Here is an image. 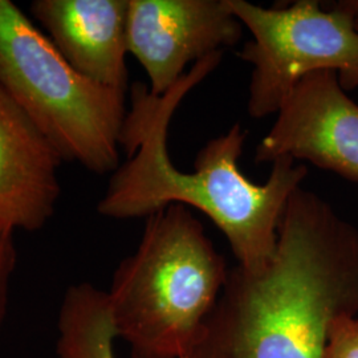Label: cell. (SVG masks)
I'll return each instance as SVG.
<instances>
[{
	"label": "cell",
	"instance_id": "obj_9",
	"mask_svg": "<svg viewBox=\"0 0 358 358\" xmlns=\"http://www.w3.org/2000/svg\"><path fill=\"white\" fill-rule=\"evenodd\" d=\"M31 11L77 72L127 92L129 0H35Z\"/></svg>",
	"mask_w": 358,
	"mask_h": 358
},
{
	"label": "cell",
	"instance_id": "obj_10",
	"mask_svg": "<svg viewBox=\"0 0 358 358\" xmlns=\"http://www.w3.org/2000/svg\"><path fill=\"white\" fill-rule=\"evenodd\" d=\"M117 338L108 292L90 282L71 285L57 319L59 358H115Z\"/></svg>",
	"mask_w": 358,
	"mask_h": 358
},
{
	"label": "cell",
	"instance_id": "obj_8",
	"mask_svg": "<svg viewBox=\"0 0 358 358\" xmlns=\"http://www.w3.org/2000/svg\"><path fill=\"white\" fill-rule=\"evenodd\" d=\"M63 159L0 81V227L38 231L55 214Z\"/></svg>",
	"mask_w": 358,
	"mask_h": 358
},
{
	"label": "cell",
	"instance_id": "obj_11",
	"mask_svg": "<svg viewBox=\"0 0 358 358\" xmlns=\"http://www.w3.org/2000/svg\"><path fill=\"white\" fill-rule=\"evenodd\" d=\"M322 358H358V319L341 316L333 321Z\"/></svg>",
	"mask_w": 358,
	"mask_h": 358
},
{
	"label": "cell",
	"instance_id": "obj_1",
	"mask_svg": "<svg viewBox=\"0 0 358 358\" xmlns=\"http://www.w3.org/2000/svg\"><path fill=\"white\" fill-rule=\"evenodd\" d=\"M223 52L199 60L164 96L143 84L131 90V110L121 137L129 159L117 167L97 205L103 217H148L170 205L205 214L227 238L238 266L260 272L278 244L287 203L306 179L308 167L289 157L272 162L268 180L254 183L239 167L248 131L234 124L207 142L194 159V171L176 166L167 152V131L179 103L220 64Z\"/></svg>",
	"mask_w": 358,
	"mask_h": 358
},
{
	"label": "cell",
	"instance_id": "obj_6",
	"mask_svg": "<svg viewBox=\"0 0 358 358\" xmlns=\"http://www.w3.org/2000/svg\"><path fill=\"white\" fill-rule=\"evenodd\" d=\"M243 28L227 0H129L128 52L157 97L187 73L190 63L235 45Z\"/></svg>",
	"mask_w": 358,
	"mask_h": 358
},
{
	"label": "cell",
	"instance_id": "obj_13",
	"mask_svg": "<svg viewBox=\"0 0 358 358\" xmlns=\"http://www.w3.org/2000/svg\"><path fill=\"white\" fill-rule=\"evenodd\" d=\"M340 8L345 10L346 13H350L355 19L358 17V0H348V1H338L336 3Z\"/></svg>",
	"mask_w": 358,
	"mask_h": 358
},
{
	"label": "cell",
	"instance_id": "obj_4",
	"mask_svg": "<svg viewBox=\"0 0 358 358\" xmlns=\"http://www.w3.org/2000/svg\"><path fill=\"white\" fill-rule=\"evenodd\" d=\"M0 81L65 161L115 173L125 93L83 76L11 0H0Z\"/></svg>",
	"mask_w": 358,
	"mask_h": 358
},
{
	"label": "cell",
	"instance_id": "obj_14",
	"mask_svg": "<svg viewBox=\"0 0 358 358\" xmlns=\"http://www.w3.org/2000/svg\"><path fill=\"white\" fill-rule=\"evenodd\" d=\"M355 22H356V27H357L358 29V17H356V19H355Z\"/></svg>",
	"mask_w": 358,
	"mask_h": 358
},
{
	"label": "cell",
	"instance_id": "obj_12",
	"mask_svg": "<svg viewBox=\"0 0 358 358\" xmlns=\"http://www.w3.org/2000/svg\"><path fill=\"white\" fill-rule=\"evenodd\" d=\"M13 230L0 227V331L7 316L10 287L16 267V247Z\"/></svg>",
	"mask_w": 358,
	"mask_h": 358
},
{
	"label": "cell",
	"instance_id": "obj_3",
	"mask_svg": "<svg viewBox=\"0 0 358 358\" xmlns=\"http://www.w3.org/2000/svg\"><path fill=\"white\" fill-rule=\"evenodd\" d=\"M227 264L186 206L146 217L141 242L108 291L131 358H185L227 280Z\"/></svg>",
	"mask_w": 358,
	"mask_h": 358
},
{
	"label": "cell",
	"instance_id": "obj_7",
	"mask_svg": "<svg viewBox=\"0 0 358 358\" xmlns=\"http://www.w3.org/2000/svg\"><path fill=\"white\" fill-rule=\"evenodd\" d=\"M256 146V164L289 157L358 183V103L325 69L304 77Z\"/></svg>",
	"mask_w": 358,
	"mask_h": 358
},
{
	"label": "cell",
	"instance_id": "obj_5",
	"mask_svg": "<svg viewBox=\"0 0 358 358\" xmlns=\"http://www.w3.org/2000/svg\"><path fill=\"white\" fill-rule=\"evenodd\" d=\"M232 13L250 31L238 56L252 65L248 115H276L304 77L331 69L345 90L358 88V29L355 17L336 3L324 10L316 0L262 7L227 0Z\"/></svg>",
	"mask_w": 358,
	"mask_h": 358
},
{
	"label": "cell",
	"instance_id": "obj_2",
	"mask_svg": "<svg viewBox=\"0 0 358 358\" xmlns=\"http://www.w3.org/2000/svg\"><path fill=\"white\" fill-rule=\"evenodd\" d=\"M341 316H358V230L300 186L268 266L229 271L185 358H322Z\"/></svg>",
	"mask_w": 358,
	"mask_h": 358
}]
</instances>
